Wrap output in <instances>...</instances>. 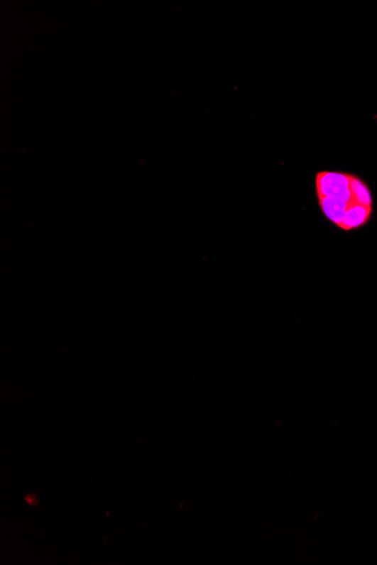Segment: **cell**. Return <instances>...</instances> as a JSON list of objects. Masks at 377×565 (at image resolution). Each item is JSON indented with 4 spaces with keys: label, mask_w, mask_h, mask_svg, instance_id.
<instances>
[{
    "label": "cell",
    "mask_w": 377,
    "mask_h": 565,
    "mask_svg": "<svg viewBox=\"0 0 377 565\" xmlns=\"http://www.w3.org/2000/svg\"><path fill=\"white\" fill-rule=\"evenodd\" d=\"M351 177L353 174L344 172H327V170L319 172L315 176L317 198L327 197V198L342 199L347 202H353L350 191Z\"/></svg>",
    "instance_id": "obj_1"
},
{
    "label": "cell",
    "mask_w": 377,
    "mask_h": 565,
    "mask_svg": "<svg viewBox=\"0 0 377 565\" xmlns=\"http://www.w3.org/2000/svg\"><path fill=\"white\" fill-rule=\"evenodd\" d=\"M317 201H319V210L327 220H329L336 227L340 228L346 212H347L348 207L351 202H347L342 199L327 198V197H319L317 198Z\"/></svg>",
    "instance_id": "obj_2"
},
{
    "label": "cell",
    "mask_w": 377,
    "mask_h": 565,
    "mask_svg": "<svg viewBox=\"0 0 377 565\" xmlns=\"http://www.w3.org/2000/svg\"><path fill=\"white\" fill-rule=\"evenodd\" d=\"M373 214V207H365L351 202L348 207L340 229L344 231H355L368 224Z\"/></svg>",
    "instance_id": "obj_3"
},
{
    "label": "cell",
    "mask_w": 377,
    "mask_h": 565,
    "mask_svg": "<svg viewBox=\"0 0 377 565\" xmlns=\"http://www.w3.org/2000/svg\"><path fill=\"white\" fill-rule=\"evenodd\" d=\"M350 191H351V198L353 202L361 204L365 207H373L372 191L369 189L368 184L361 179L359 176L354 175L351 177L350 184Z\"/></svg>",
    "instance_id": "obj_4"
}]
</instances>
